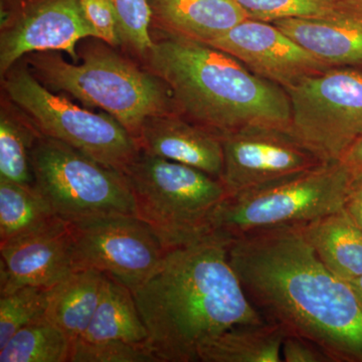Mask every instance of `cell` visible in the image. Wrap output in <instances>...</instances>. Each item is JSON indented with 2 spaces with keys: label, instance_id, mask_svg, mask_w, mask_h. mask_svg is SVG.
Listing matches in <instances>:
<instances>
[{
  "label": "cell",
  "instance_id": "obj_1",
  "mask_svg": "<svg viewBox=\"0 0 362 362\" xmlns=\"http://www.w3.org/2000/svg\"><path fill=\"white\" fill-rule=\"evenodd\" d=\"M228 259L251 303L286 335L304 338L331 362H362V304L349 282L318 258L300 226L228 242Z\"/></svg>",
  "mask_w": 362,
  "mask_h": 362
},
{
  "label": "cell",
  "instance_id": "obj_2",
  "mask_svg": "<svg viewBox=\"0 0 362 362\" xmlns=\"http://www.w3.org/2000/svg\"><path fill=\"white\" fill-rule=\"evenodd\" d=\"M228 240L211 235L166 251L133 292L156 362H197L202 345L223 331L266 321L228 259Z\"/></svg>",
  "mask_w": 362,
  "mask_h": 362
},
{
  "label": "cell",
  "instance_id": "obj_3",
  "mask_svg": "<svg viewBox=\"0 0 362 362\" xmlns=\"http://www.w3.org/2000/svg\"><path fill=\"white\" fill-rule=\"evenodd\" d=\"M143 58L173 93L178 113L218 135L251 127L289 129L291 105L281 86L218 47L158 28Z\"/></svg>",
  "mask_w": 362,
  "mask_h": 362
},
{
  "label": "cell",
  "instance_id": "obj_4",
  "mask_svg": "<svg viewBox=\"0 0 362 362\" xmlns=\"http://www.w3.org/2000/svg\"><path fill=\"white\" fill-rule=\"evenodd\" d=\"M81 63L68 62L59 52L26 56L30 73L47 89L62 90L89 107L113 116L136 139L149 117L180 114L168 84L103 45L80 52Z\"/></svg>",
  "mask_w": 362,
  "mask_h": 362
},
{
  "label": "cell",
  "instance_id": "obj_5",
  "mask_svg": "<svg viewBox=\"0 0 362 362\" xmlns=\"http://www.w3.org/2000/svg\"><path fill=\"white\" fill-rule=\"evenodd\" d=\"M144 221L165 251L213 235L214 214L228 197L221 180L180 162L139 154L124 171Z\"/></svg>",
  "mask_w": 362,
  "mask_h": 362
},
{
  "label": "cell",
  "instance_id": "obj_6",
  "mask_svg": "<svg viewBox=\"0 0 362 362\" xmlns=\"http://www.w3.org/2000/svg\"><path fill=\"white\" fill-rule=\"evenodd\" d=\"M354 173L342 161L315 168L228 197L214 214L213 235L226 240L306 225L344 209Z\"/></svg>",
  "mask_w": 362,
  "mask_h": 362
},
{
  "label": "cell",
  "instance_id": "obj_7",
  "mask_svg": "<svg viewBox=\"0 0 362 362\" xmlns=\"http://www.w3.org/2000/svg\"><path fill=\"white\" fill-rule=\"evenodd\" d=\"M35 187L66 223L135 216L126 175L70 145L42 135L30 152Z\"/></svg>",
  "mask_w": 362,
  "mask_h": 362
},
{
  "label": "cell",
  "instance_id": "obj_8",
  "mask_svg": "<svg viewBox=\"0 0 362 362\" xmlns=\"http://www.w3.org/2000/svg\"><path fill=\"white\" fill-rule=\"evenodd\" d=\"M4 78L6 96L28 115L40 134L66 143L123 173L139 154L138 140L106 112L95 113L64 95L54 94L28 68H13Z\"/></svg>",
  "mask_w": 362,
  "mask_h": 362
},
{
  "label": "cell",
  "instance_id": "obj_9",
  "mask_svg": "<svg viewBox=\"0 0 362 362\" xmlns=\"http://www.w3.org/2000/svg\"><path fill=\"white\" fill-rule=\"evenodd\" d=\"M289 131L323 162L340 161L362 136V70L331 68L286 88Z\"/></svg>",
  "mask_w": 362,
  "mask_h": 362
},
{
  "label": "cell",
  "instance_id": "obj_10",
  "mask_svg": "<svg viewBox=\"0 0 362 362\" xmlns=\"http://www.w3.org/2000/svg\"><path fill=\"white\" fill-rule=\"evenodd\" d=\"M74 271L96 270L134 292L165 256L153 230L135 216H112L69 223Z\"/></svg>",
  "mask_w": 362,
  "mask_h": 362
},
{
  "label": "cell",
  "instance_id": "obj_11",
  "mask_svg": "<svg viewBox=\"0 0 362 362\" xmlns=\"http://www.w3.org/2000/svg\"><path fill=\"white\" fill-rule=\"evenodd\" d=\"M221 138L223 148L221 180L228 197L323 163L285 128L251 126Z\"/></svg>",
  "mask_w": 362,
  "mask_h": 362
},
{
  "label": "cell",
  "instance_id": "obj_12",
  "mask_svg": "<svg viewBox=\"0 0 362 362\" xmlns=\"http://www.w3.org/2000/svg\"><path fill=\"white\" fill-rule=\"evenodd\" d=\"M98 39L80 0H37L2 26L0 73H8L23 57L37 52H65L78 63L77 45Z\"/></svg>",
  "mask_w": 362,
  "mask_h": 362
},
{
  "label": "cell",
  "instance_id": "obj_13",
  "mask_svg": "<svg viewBox=\"0 0 362 362\" xmlns=\"http://www.w3.org/2000/svg\"><path fill=\"white\" fill-rule=\"evenodd\" d=\"M209 44L239 59L252 73L283 89L332 68L274 23L254 18H247Z\"/></svg>",
  "mask_w": 362,
  "mask_h": 362
},
{
  "label": "cell",
  "instance_id": "obj_14",
  "mask_svg": "<svg viewBox=\"0 0 362 362\" xmlns=\"http://www.w3.org/2000/svg\"><path fill=\"white\" fill-rule=\"evenodd\" d=\"M71 247L70 226L64 220L0 245V296L26 286L58 284L74 272Z\"/></svg>",
  "mask_w": 362,
  "mask_h": 362
},
{
  "label": "cell",
  "instance_id": "obj_15",
  "mask_svg": "<svg viewBox=\"0 0 362 362\" xmlns=\"http://www.w3.org/2000/svg\"><path fill=\"white\" fill-rule=\"evenodd\" d=\"M138 142L146 153L180 162L221 180L223 168L221 136L180 114L149 117L143 124Z\"/></svg>",
  "mask_w": 362,
  "mask_h": 362
},
{
  "label": "cell",
  "instance_id": "obj_16",
  "mask_svg": "<svg viewBox=\"0 0 362 362\" xmlns=\"http://www.w3.org/2000/svg\"><path fill=\"white\" fill-rule=\"evenodd\" d=\"M272 23L326 65L362 70V11L337 20L283 18Z\"/></svg>",
  "mask_w": 362,
  "mask_h": 362
},
{
  "label": "cell",
  "instance_id": "obj_17",
  "mask_svg": "<svg viewBox=\"0 0 362 362\" xmlns=\"http://www.w3.org/2000/svg\"><path fill=\"white\" fill-rule=\"evenodd\" d=\"M159 28L209 42L250 18L235 0H148Z\"/></svg>",
  "mask_w": 362,
  "mask_h": 362
},
{
  "label": "cell",
  "instance_id": "obj_18",
  "mask_svg": "<svg viewBox=\"0 0 362 362\" xmlns=\"http://www.w3.org/2000/svg\"><path fill=\"white\" fill-rule=\"evenodd\" d=\"M106 274L96 270L74 271L47 293L45 318L77 341L89 327L103 296Z\"/></svg>",
  "mask_w": 362,
  "mask_h": 362
},
{
  "label": "cell",
  "instance_id": "obj_19",
  "mask_svg": "<svg viewBox=\"0 0 362 362\" xmlns=\"http://www.w3.org/2000/svg\"><path fill=\"white\" fill-rule=\"evenodd\" d=\"M318 258L338 277L351 282L362 276V230L344 209L300 226Z\"/></svg>",
  "mask_w": 362,
  "mask_h": 362
},
{
  "label": "cell",
  "instance_id": "obj_20",
  "mask_svg": "<svg viewBox=\"0 0 362 362\" xmlns=\"http://www.w3.org/2000/svg\"><path fill=\"white\" fill-rule=\"evenodd\" d=\"M285 333L264 321L223 331L202 345L199 362H283Z\"/></svg>",
  "mask_w": 362,
  "mask_h": 362
},
{
  "label": "cell",
  "instance_id": "obj_21",
  "mask_svg": "<svg viewBox=\"0 0 362 362\" xmlns=\"http://www.w3.org/2000/svg\"><path fill=\"white\" fill-rule=\"evenodd\" d=\"M148 332L138 311L133 292L127 286L106 275L103 296L89 327L78 340H121L146 346Z\"/></svg>",
  "mask_w": 362,
  "mask_h": 362
},
{
  "label": "cell",
  "instance_id": "obj_22",
  "mask_svg": "<svg viewBox=\"0 0 362 362\" xmlns=\"http://www.w3.org/2000/svg\"><path fill=\"white\" fill-rule=\"evenodd\" d=\"M61 220L37 188L0 178V245Z\"/></svg>",
  "mask_w": 362,
  "mask_h": 362
},
{
  "label": "cell",
  "instance_id": "obj_23",
  "mask_svg": "<svg viewBox=\"0 0 362 362\" xmlns=\"http://www.w3.org/2000/svg\"><path fill=\"white\" fill-rule=\"evenodd\" d=\"M42 136L32 121L2 105L0 112V178L35 187L30 152Z\"/></svg>",
  "mask_w": 362,
  "mask_h": 362
},
{
  "label": "cell",
  "instance_id": "obj_24",
  "mask_svg": "<svg viewBox=\"0 0 362 362\" xmlns=\"http://www.w3.org/2000/svg\"><path fill=\"white\" fill-rule=\"evenodd\" d=\"M71 342L42 318L18 330L0 349V362H70Z\"/></svg>",
  "mask_w": 362,
  "mask_h": 362
},
{
  "label": "cell",
  "instance_id": "obj_25",
  "mask_svg": "<svg viewBox=\"0 0 362 362\" xmlns=\"http://www.w3.org/2000/svg\"><path fill=\"white\" fill-rule=\"evenodd\" d=\"M250 18L330 21L362 11V0H235Z\"/></svg>",
  "mask_w": 362,
  "mask_h": 362
},
{
  "label": "cell",
  "instance_id": "obj_26",
  "mask_svg": "<svg viewBox=\"0 0 362 362\" xmlns=\"http://www.w3.org/2000/svg\"><path fill=\"white\" fill-rule=\"evenodd\" d=\"M49 289L26 286L0 296V349L21 328L45 318Z\"/></svg>",
  "mask_w": 362,
  "mask_h": 362
},
{
  "label": "cell",
  "instance_id": "obj_27",
  "mask_svg": "<svg viewBox=\"0 0 362 362\" xmlns=\"http://www.w3.org/2000/svg\"><path fill=\"white\" fill-rule=\"evenodd\" d=\"M118 21L122 44L144 57L153 44L151 26L152 13L148 0H109Z\"/></svg>",
  "mask_w": 362,
  "mask_h": 362
},
{
  "label": "cell",
  "instance_id": "obj_28",
  "mask_svg": "<svg viewBox=\"0 0 362 362\" xmlns=\"http://www.w3.org/2000/svg\"><path fill=\"white\" fill-rule=\"evenodd\" d=\"M70 362H156L145 345L111 340L71 344Z\"/></svg>",
  "mask_w": 362,
  "mask_h": 362
},
{
  "label": "cell",
  "instance_id": "obj_29",
  "mask_svg": "<svg viewBox=\"0 0 362 362\" xmlns=\"http://www.w3.org/2000/svg\"><path fill=\"white\" fill-rule=\"evenodd\" d=\"M80 4L86 18L97 33L98 40L112 47L122 44L116 13L109 0H80Z\"/></svg>",
  "mask_w": 362,
  "mask_h": 362
},
{
  "label": "cell",
  "instance_id": "obj_30",
  "mask_svg": "<svg viewBox=\"0 0 362 362\" xmlns=\"http://www.w3.org/2000/svg\"><path fill=\"white\" fill-rule=\"evenodd\" d=\"M282 359L284 362H331L320 347L292 335H286L283 340Z\"/></svg>",
  "mask_w": 362,
  "mask_h": 362
},
{
  "label": "cell",
  "instance_id": "obj_31",
  "mask_svg": "<svg viewBox=\"0 0 362 362\" xmlns=\"http://www.w3.org/2000/svg\"><path fill=\"white\" fill-rule=\"evenodd\" d=\"M352 173H354V177H352L344 209L362 230V171H352Z\"/></svg>",
  "mask_w": 362,
  "mask_h": 362
},
{
  "label": "cell",
  "instance_id": "obj_32",
  "mask_svg": "<svg viewBox=\"0 0 362 362\" xmlns=\"http://www.w3.org/2000/svg\"><path fill=\"white\" fill-rule=\"evenodd\" d=\"M352 171H362V136L352 144L341 160Z\"/></svg>",
  "mask_w": 362,
  "mask_h": 362
},
{
  "label": "cell",
  "instance_id": "obj_33",
  "mask_svg": "<svg viewBox=\"0 0 362 362\" xmlns=\"http://www.w3.org/2000/svg\"><path fill=\"white\" fill-rule=\"evenodd\" d=\"M349 283L350 285H351V287L354 288L357 297H358L359 301H361L362 304V276L361 277L357 278L356 280L351 281V282Z\"/></svg>",
  "mask_w": 362,
  "mask_h": 362
}]
</instances>
